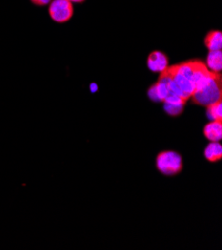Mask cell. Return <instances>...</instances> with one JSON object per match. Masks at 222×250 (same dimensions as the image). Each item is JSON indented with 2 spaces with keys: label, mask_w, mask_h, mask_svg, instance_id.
<instances>
[{
  "label": "cell",
  "mask_w": 222,
  "mask_h": 250,
  "mask_svg": "<svg viewBox=\"0 0 222 250\" xmlns=\"http://www.w3.org/2000/svg\"><path fill=\"white\" fill-rule=\"evenodd\" d=\"M221 74L211 72L210 77L197 89L191 96L192 102L196 105L207 107L222 99Z\"/></svg>",
  "instance_id": "6da1fadb"
},
{
  "label": "cell",
  "mask_w": 222,
  "mask_h": 250,
  "mask_svg": "<svg viewBox=\"0 0 222 250\" xmlns=\"http://www.w3.org/2000/svg\"><path fill=\"white\" fill-rule=\"evenodd\" d=\"M157 168L166 177H172L179 174L183 167L182 156L174 151H165L158 155L156 160Z\"/></svg>",
  "instance_id": "7a4b0ae2"
},
{
  "label": "cell",
  "mask_w": 222,
  "mask_h": 250,
  "mask_svg": "<svg viewBox=\"0 0 222 250\" xmlns=\"http://www.w3.org/2000/svg\"><path fill=\"white\" fill-rule=\"evenodd\" d=\"M48 12L53 21L65 23L73 17L74 8L69 0H52L49 5Z\"/></svg>",
  "instance_id": "3957f363"
},
{
  "label": "cell",
  "mask_w": 222,
  "mask_h": 250,
  "mask_svg": "<svg viewBox=\"0 0 222 250\" xmlns=\"http://www.w3.org/2000/svg\"><path fill=\"white\" fill-rule=\"evenodd\" d=\"M147 67L152 72L161 74L169 67L168 58L161 51H154L147 58Z\"/></svg>",
  "instance_id": "277c9868"
},
{
  "label": "cell",
  "mask_w": 222,
  "mask_h": 250,
  "mask_svg": "<svg viewBox=\"0 0 222 250\" xmlns=\"http://www.w3.org/2000/svg\"><path fill=\"white\" fill-rule=\"evenodd\" d=\"M204 137L210 142H219L222 139V121H212L203 129Z\"/></svg>",
  "instance_id": "5b68a950"
},
{
  "label": "cell",
  "mask_w": 222,
  "mask_h": 250,
  "mask_svg": "<svg viewBox=\"0 0 222 250\" xmlns=\"http://www.w3.org/2000/svg\"><path fill=\"white\" fill-rule=\"evenodd\" d=\"M204 45L209 51L222 49V33L219 30H213L207 33L204 39Z\"/></svg>",
  "instance_id": "8992f818"
},
{
  "label": "cell",
  "mask_w": 222,
  "mask_h": 250,
  "mask_svg": "<svg viewBox=\"0 0 222 250\" xmlns=\"http://www.w3.org/2000/svg\"><path fill=\"white\" fill-rule=\"evenodd\" d=\"M205 65L209 69V71L214 72V73H220L222 70V52H221V50L209 51Z\"/></svg>",
  "instance_id": "52a82bcc"
},
{
  "label": "cell",
  "mask_w": 222,
  "mask_h": 250,
  "mask_svg": "<svg viewBox=\"0 0 222 250\" xmlns=\"http://www.w3.org/2000/svg\"><path fill=\"white\" fill-rule=\"evenodd\" d=\"M204 157L208 162L215 163L222 158V146L219 142H211L204 149Z\"/></svg>",
  "instance_id": "ba28073f"
},
{
  "label": "cell",
  "mask_w": 222,
  "mask_h": 250,
  "mask_svg": "<svg viewBox=\"0 0 222 250\" xmlns=\"http://www.w3.org/2000/svg\"><path fill=\"white\" fill-rule=\"evenodd\" d=\"M207 108V117L211 121H222V102L217 101Z\"/></svg>",
  "instance_id": "9c48e42d"
},
{
  "label": "cell",
  "mask_w": 222,
  "mask_h": 250,
  "mask_svg": "<svg viewBox=\"0 0 222 250\" xmlns=\"http://www.w3.org/2000/svg\"><path fill=\"white\" fill-rule=\"evenodd\" d=\"M184 105H175V104H164V111L169 116H179L183 112Z\"/></svg>",
  "instance_id": "30bf717a"
},
{
  "label": "cell",
  "mask_w": 222,
  "mask_h": 250,
  "mask_svg": "<svg viewBox=\"0 0 222 250\" xmlns=\"http://www.w3.org/2000/svg\"><path fill=\"white\" fill-rule=\"evenodd\" d=\"M30 1L37 6H45L50 3L52 0H30Z\"/></svg>",
  "instance_id": "8fae6325"
},
{
  "label": "cell",
  "mask_w": 222,
  "mask_h": 250,
  "mask_svg": "<svg viewBox=\"0 0 222 250\" xmlns=\"http://www.w3.org/2000/svg\"><path fill=\"white\" fill-rule=\"evenodd\" d=\"M69 1H71L72 3H82L85 0H69Z\"/></svg>",
  "instance_id": "7c38bea8"
}]
</instances>
